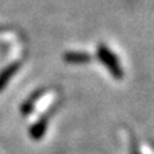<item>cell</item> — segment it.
Returning <instances> with one entry per match:
<instances>
[]
</instances>
